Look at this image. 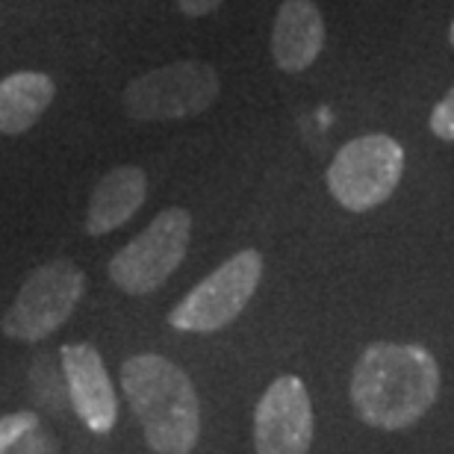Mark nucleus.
Segmentation results:
<instances>
[{"instance_id": "obj_2", "label": "nucleus", "mask_w": 454, "mask_h": 454, "mask_svg": "<svg viewBox=\"0 0 454 454\" xmlns=\"http://www.w3.org/2000/svg\"><path fill=\"white\" fill-rule=\"evenodd\" d=\"M121 389L145 442L157 454H189L201 437V402L192 378L162 354H133L121 366Z\"/></svg>"}, {"instance_id": "obj_3", "label": "nucleus", "mask_w": 454, "mask_h": 454, "mask_svg": "<svg viewBox=\"0 0 454 454\" xmlns=\"http://www.w3.org/2000/svg\"><path fill=\"white\" fill-rule=\"evenodd\" d=\"M404 177V148L387 133H366L345 142L328 166L333 201L348 213H369L395 192Z\"/></svg>"}, {"instance_id": "obj_8", "label": "nucleus", "mask_w": 454, "mask_h": 454, "mask_svg": "<svg viewBox=\"0 0 454 454\" xmlns=\"http://www.w3.org/2000/svg\"><path fill=\"white\" fill-rule=\"evenodd\" d=\"M313 446V404L304 380L280 375L254 411L257 454H307Z\"/></svg>"}, {"instance_id": "obj_10", "label": "nucleus", "mask_w": 454, "mask_h": 454, "mask_svg": "<svg viewBox=\"0 0 454 454\" xmlns=\"http://www.w3.org/2000/svg\"><path fill=\"white\" fill-rule=\"evenodd\" d=\"M325 48V18L313 0H284L271 24V59L286 74L307 71Z\"/></svg>"}, {"instance_id": "obj_13", "label": "nucleus", "mask_w": 454, "mask_h": 454, "mask_svg": "<svg viewBox=\"0 0 454 454\" xmlns=\"http://www.w3.org/2000/svg\"><path fill=\"white\" fill-rule=\"evenodd\" d=\"M33 428H39V413H33V411H18V413L0 416V451L6 454L27 431H33Z\"/></svg>"}, {"instance_id": "obj_17", "label": "nucleus", "mask_w": 454, "mask_h": 454, "mask_svg": "<svg viewBox=\"0 0 454 454\" xmlns=\"http://www.w3.org/2000/svg\"><path fill=\"white\" fill-rule=\"evenodd\" d=\"M449 42H451V48H454V21H451V27H449Z\"/></svg>"}, {"instance_id": "obj_5", "label": "nucleus", "mask_w": 454, "mask_h": 454, "mask_svg": "<svg viewBox=\"0 0 454 454\" xmlns=\"http://www.w3.org/2000/svg\"><path fill=\"white\" fill-rule=\"evenodd\" d=\"M192 236V215L168 207L106 262V275L124 295H151L180 269Z\"/></svg>"}, {"instance_id": "obj_9", "label": "nucleus", "mask_w": 454, "mask_h": 454, "mask_svg": "<svg viewBox=\"0 0 454 454\" xmlns=\"http://www.w3.org/2000/svg\"><path fill=\"white\" fill-rule=\"evenodd\" d=\"M62 378H66L71 407L80 422L95 434H110L118 419V402L104 366V357L92 342H68L59 351Z\"/></svg>"}, {"instance_id": "obj_18", "label": "nucleus", "mask_w": 454, "mask_h": 454, "mask_svg": "<svg viewBox=\"0 0 454 454\" xmlns=\"http://www.w3.org/2000/svg\"><path fill=\"white\" fill-rule=\"evenodd\" d=\"M0 454H4V451H0Z\"/></svg>"}, {"instance_id": "obj_14", "label": "nucleus", "mask_w": 454, "mask_h": 454, "mask_svg": "<svg viewBox=\"0 0 454 454\" xmlns=\"http://www.w3.org/2000/svg\"><path fill=\"white\" fill-rule=\"evenodd\" d=\"M431 133L442 142H454V86L440 98L428 118Z\"/></svg>"}, {"instance_id": "obj_1", "label": "nucleus", "mask_w": 454, "mask_h": 454, "mask_svg": "<svg viewBox=\"0 0 454 454\" xmlns=\"http://www.w3.org/2000/svg\"><path fill=\"white\" fill-rule=\"evenodd\" d=\"M434 354L413 342H372L351 372V404L369 428L404 431L440 395Z\"/></svg>"}, {"instance_id": "obj_12", "label": "nucleus", "mask_w": 454, "mask_h": 454, "mask_svg": "<svg viewBox=\"0 0 454 454\" xmlns=\"http://www.w3.org/2000/svg\"><path fill=\"white\" fill-rule=\"evenodd\" d=\"M57 86L42 71H15L0 80V133L21 136L53 104Z\"/></svg>"}, {"instance_id": "obj_7", "label": "nucleus", "mask_w": 454, "mask_h": 454, "mask_svg": "<svg viewBox=\"0 0 454 454\" xmlns=\"http://www.w3.org/2000/svg\"><path fill=\"white\" fill-rule=\"evenodd\" d=\"M262 278V254L245 248L224 260L213 275H207L175 310L168 325L184 333H215L233 325L248 307Z\"/></svg>"}, {"instance_id": "obj_4", "label": "nucleus", "mask_w": 454, "mask_h": 454, "mask_svg": "<svg viewBox=\"0 0 454 454\" xmlns=\"http://www.w3.org/2000/svg\"><path fill=\"white\" fill-rule=\"evenodd\" d=\"M219 92V71L210 62L184 59L133 77L121 101L133 121H177L207 113Z\"/></svg>"}, {"instance_id": "obj_11", "label": "nucleus", "mask_w": 454, "mask_h": 454, "mask_svg": "<svg viewBox=\"0 0 454 454\" xmlns=\"http://www.w3.org/2000/svg\"><path fill=\"white\" fill-rule=\"evenodd\" d=\"M148 198V177L139 166H118L98 180L86 213V233L106 236L127 224Z\"/></svg>"}, {"instance_id": "obj_6", "label": "nucleus", "mask_w": 454, "mask_h": 454, "mask_svg": "<svg viewBox=\"0 0 454 454\" xmlns=\"http://www.w3.org/2000/svg\"><path fill=\"white\" fill-rule=\"evenodd\" d=\"M86 293V275L71 260H51L33 271L4 313L0 328L9 340L42 342L59 331Z\"/></svg>"}, {"instance_id": "obj_15", "label": "nucleus", "mask_w": 454, "mask_h": 454, "mask_svg": "<svg viewBox=\"0 0 454 454\" xmlns=\"http://www.w3.org/2000/svg\"><path fill=\"white\" fill-rule=\"evenodd\" d=\"M6 454H59V446L44 428H33V431H27Z\"/></svg>"}, {"instance_id": "obj_16", "label": "nucleus", "mask_w": 454, "mask_h": 454, "mask_svg": "<svg viewBox=\"0 0 454 454\" xmlns=\"http://www.w3.org/2000/svg\"><path fill=\"white\" fill-rule=\"evenodd\" d=\"M224 0H177L180 12L189 15V18H201V15H210L213 9H219Z\"/></svg>"}]
</instances>
